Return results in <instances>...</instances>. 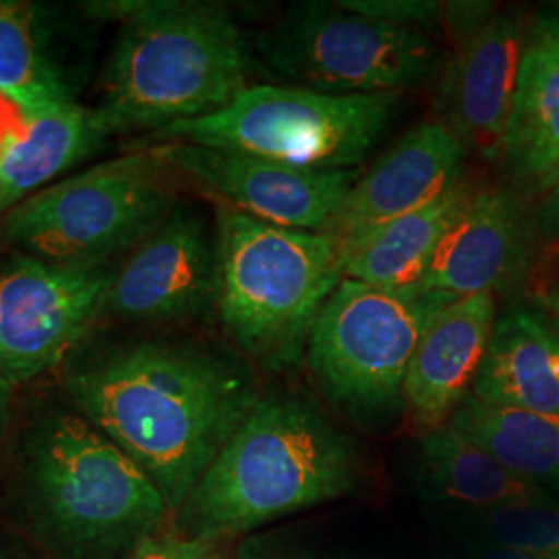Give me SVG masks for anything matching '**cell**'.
I'll list each match as a JSON object with an SVG mask.
<instances>
[{"label": "cell", "instance_id": "ba28073f", "mask_svg": "<svg viewBox=\"0 0 559 559\" xmlns=\"http://www.w3.org/2000/svg\"><path fill=\"white\" fill-rule=\"evenodd\" d=\"M454 300L443 293L342 278L307 346L313 380L332 404L357 419L394 415L404 406V381L425 330Z\"/></svg>", "mask_w": 559, "mask_h": 559}, {"label": "cell", "instance_id": "8fae6325", "mask_svg": "<svg viewBox=\"0 0 559 559\" xmlns=\"http://www.w3.org/2000/svg\"><path fill=\"white\" fill-rule=\"evenodd\" d=\"M177 177L218 205L282 228L323 233L360 177L355 170H313L260 156L193 145H147Z\"/></svg>", "mask_w": 559, "mask_h": 559}, {"label": "cell", "instance_id": "52a82bcc", "mask_svg": "<svg viewBox=\"0 0 559 559\" xmlns=\"http://www.w3.org/2000/svg\"><path fill=\"white\" fill-rule=\"evenodd\" d=\"M399 104L400 94L334 96L290 85H249L221 112L177 122L145 141L221 147L313 170H355Z\"/></svg>", "mask_w": 559, "mask_h": 559}, {"label": "cell", "instance_id": "30bf717a", "mask_svg": "<svg viewBox=\"0 0 559 559\" xmlns=\"http://www.w3.org/2000/svg\"><path fill=\"white\" fill-rule=\"evenodd\" d=\"M115 272L21 255L0 267V376L13 388L59 367L104 311Z\"/></svg>", "mask_w": 559, "mask_h": 559}, {"label": "cell", "instance_id": "9c48e42d", "mask_svg": "<svg viewBox=\"0 0 559 559\" xmlns=\"http://www.w3.org/2000/svg\"><path fill=\"white\" fill-rule=\"evenodd\" d=\"M284 85L334 96L415 90L440 71V48L423 32L371 20L325 0L288 7L260 40Z\"/></svg>", "mask_w": 559, "mask_h": 559}, {"label": "cell", "instance_id": "4fadbf2b", "mask_svg": "<svg viewBox=\"0 0 559 559\" xmlns=\"http://www.w3.org/2000/svg\"><path fill=\"white\" fill-rule=\"evenodd\" d=\"M526 40L520 13L493 15L456 41V50L441 64L436 87L438 122L466 154L501 160Z\"/></svg>", "mask_w": 559, "mask_h": 559}, {"label": "cell", "instance_id": "f546056e", "mask_svg": "<svg viewBox=\"0 0 559 559\" xmlns=\"http://www.w3.org/2000/svg\"><path fill=\"white\" fill-rule=\"evenodd\" d=\"M240 559H318V558H300V556H290V554H280L274 549H267V545L263 543H249L242 547Z\"/></svg>", "mask_w": 559, "mask_h": 559}, {"label": "cell", "instance_id": "9a60e30c", "mask_svg": "<svg viewBox=\"0 0 559 559\" xmlns=\"http://www.w3.org/2000/svg\"><path fill=\"white\" fill-rule=\"evenodd\" d=\"M531 260V226L506 189H473L420 280V290L454 299L496 295L516 284Z\"/></svg>", "mask_w": 559, "mask_h": 559}, {"label": "cell", "instance_id": "4316f807", "mask_svg": "<svg viewBox=\"0 0 559 559\" xmlns=\"http://www.w3.org/2000/svg\"><path fill=\"white\" fill-rule=\"evenodd\" d=\"M23 129V117L20 110L0 96V152L17 131Z\"/></svg>", "mask_w": 559, "mask_h": 559}, {"label": "cell", "instance_id": "7c38bea8", "mask_svg": "<svg viewBox=\"0 0 559 559\" xmlns=\"http://www.w3.org/2000/svg\"><path fill=\"white\" fill-rule=\"evenodd\" d=\"M216 226L177 205L115 272L104 311L129 321H182L218 307Z\"/></svg>", "mask_w": 559, "mask_h": 559}, {"label": "cell", "instance_id": "5b68a950", "mask_svg": "<svg viewBox=\"0 0 559 559\" xmlns=\"http://www.w3.org/2000/svg\"><path fill=\"white\" fill-rule=\"evenodd\" d=\"M216 239L226 334L272 373L297 369L323 305L342 282V255L325 233L282 228L218 205Z\"/></svg>", "mask_w": 559, "mask_h": 559}, {"label": "cell", "instance_id": "83f0119b", "mask_svg": "<svg viewBox=\"0 0 559 559\" xmlns=\"http://www.w3.org/2000/svg\"><path fill=\"white\" fill-rule=\"evenodd\" d=\"M531 29L559 44V4H549L540 9L535 17V25Z\"/></svg>", "mask_w": 559, "mask_h": 559}, {"label": "cell", "instance_id": "d590c367", "mask_svg": "<svg viewBox=\"0 0 559 559\" xmlns=\"http://www.w3.org/2000/svg\"><path fill=\"white\" fill-rule=\"evenodd\" d=\"M2 214H7V212H4V207H2V205H0V216H2Z\"/></svg>", "mask_w": 559, "mask_h": 559}, {"label": "cell", "instance_id": "5bb4252c", "mask_svg": "<svg viewBox=\"0 0 559 559\" xmlns=\"http://www.w3.org/2000/svg\"><path fill=\"white\" fill-rule=\"evenodd\" d=\"M466 150L438 120L400 138L359 179L325 226L340 255L383 224L406 216L452 191L464 177Z\"/></svg>", "mask_w": 559, "mask_h": 559}, {"label": "cell", "instance_id": "cb8c5ba5", "mask_svg": "<svg viewBox=\"0 0 559 559\" xmlns=\"http://www.w3.org/2000/svg\"><path fill=\"white\" fill-rule=\"evenodd\" d=\"M483 528L496 545L540 559H559V506H516L483 514Z\"/></svg>", "mask_w": 559, "mask_h": 559}, {"label": "cell", "instance_id": "e0dca14e", "mask_svg": "<svg viewBox=\"0 0 559 559\" xmlns=\"http://www.w3.org/2000/svg\"><path fill=\"white\" fill-rule=\"evenodd\" d=\"M471 396L483 404L559 415V325L539 307H514L496 321Z\"/></svg>", "mask_w": 559, "mask_h": 559}, {"label": "cell", "instance_id": "4dcf8cb0", "mask_svg": "<svg viewBox=\"0 0 559 559\" xmlns=\"http://www.w3.org/2000/svg\"><path fill=\"white\" fill-rule=\"evenodd\" d=\"M475 559H540L531 556V554H524L519 549H512V547H506V545H496L491 543L489 547H485L483 551L477 554Z\"/></svg>", "mask_w": 559, "mask_h": 559}, {"label": "cell", "instance_id": "8992f818", "mask_svg": "<svg viewBox=\"0 0 559 559\" xmlns=\"http://www.w3.org/2000/svg\"><path fill=\"white\" fill-rule=\"evenodd\" d=\"M175 177L150 150L102 162L17 203L4 214L2 235L23 255L106 265L173 214Z\"/></svg>", "mask_w": 559, "mask_h": 559}, {"label": "cell", "instance_id": "277c9868", "mask_svg": "<svg viewBox=\"0 0 559 559\" xmlns=\"http://www.w3.org/2000/svg\"><path fill=\"white\" fill-rule=\"evenodd\" d=\"M96 112L102 131L158 133L221 112L245 92L249 50L228 9L214 2L124 4Z\"/></svg>", "mask_w": 559, "mask_h": 559}, {"label": "cell", "instance_id": "ffe728a7", "mask_svg": "<svg viewBox=\"0 0 559 559\" xmlns=\"http://www.w3.org/2000/svg\"><path fill=\"white\" fill-rule=\"evenodd\" d=\"M471 193V182L462 180L445 195L355 242L342 253V278L390 290L419 286Z\"/></svg>", "mask_w": 559, "mask_h": 559}, {"label": "cell", "instance_id": "f1b7e54d", "mask_svg": "<svg viewBox=\"0 0 559 559\" xmlns=\"http://www.w3.org/2000/svg\"><path fill=\"white\" fill-rule=\"evenodd\" d=\"M543 224L547 230L559 235V182L549 191V198L543 203Z\"/></svg>", "mask_w": 559, "mask_h": 559}, {"label": "cell", "instance_id": "7402d4cb", "mask_svg": "<svg viewBox=\"0 0 559 559\" xmlns=\"http://www.w3.org/2000/svg\"><path fill=\"white\" fill-rule=\"evenodd\" d=\"M448 425L559 500V415L508 411L468 396Z\"/></svg>", "mask_w": 559, "mask_h": 559}, {"label": "cell", "instance_id": "836d02e7", "mask_svg": "<svg viewBox=\"0 0 559 559\" xmlns=\"http://www.w3.org/2000/svg\"><path fill=\"white\" fill-rule=\"evenodd\" d=\"M0 559H15V558H13V556H7V554H2V551H0Z\"/></svg>", "mask_w": 559, "mask_h": 559}, {"label": "cell", "instance_id": "3957f363", "mask_svg": "<svg viewBox=\"0 0 559 559\" xmlns=\"http://www.w3.org/2000/svg\"><path fill=\"white\" fill-rule=\"evenodd\" d=\"M359 479L353 441L297 396H263L179 512L182 537L214 543L311 506Z\"/></svg>", "mask_w": 559, "mask_h": 559}, {"label": "cell", "instance_id": "1f68e13d", "mask_svg": "<svg viewBox=\"0 0 559 559\" xmlns=\"http://www.w3.org/2000/svg\"><path fill=\"white\" fill-rule=\"evenodd\" d=\"M13 390L15 388L0 376V438H2V433L7 429V423H9V417H11V396H13Z\"/></svg>", "mask_w": 559, "mask_h": 559}, {"label": "cell", "instance_id": "ac0fdd59", "mask_svg": "<svg viewBox=\"0 0 559 559\" xmlns=\"http://www.w3.org/2000/svg\"><path fill=\"white\" fill-rule=\"evenodd\" d=\"M501 162L533 191L559 182V44L531 29L503 138Z\"/></svg>", "mask_w": 559, "mask_h": 559}, {"label": "cell", "instance_id": "e575fe53", "mask_svg": "<svg viewBox=\"0 0 559 559\" xmlns=\"http://www.w3.org/2000/svg\"><path fill=\"white\" fill-rule=\"evenodd\" d=\"M207 559H228V558H224V556H214V554H210V558Z\"/></svg>", "mask_w": 559, "mask_h": 559}, {"label": "cell", "instance_id": "603a6c76", "mask_svg": "<svg viewBox=\"0 0 559 559\" xmlns=\"http://www.w3.org/2000/svg\"><path fill=\"white\" fill-rule=\"evenodd\" d=\"M0 96L23 120L75 104L71 83L46 48L34 4L0 0Z\"/></svg>", "mask_w": 559, "mask_h": 559}, {"label": "cell", "instance_id": "d6a6232c", "mask_svg": "<svg viewBox=\"0 0 559 559\" xmlns=\"http://www.w3.org/2000/svg\"><path fill=\"white\" fill-rule=\"evenodd\" d=\"M539 309L549 320L559 325V286L547 290V293L540 297Z\"/></svg>", "mask_w": 559, "mask_h": 559}, {"label": "cell", "instance_id": "6da1fadb", "mask_svg": "<svg viewBox=\"0 0 559 559\" xmlns=\"http://www.w3.org/2000/svg\"><path fill=\"white\" fill-rule=\"evenodd\" d=\"M67 394L175 512L263 399L247 360L166 340L129 344L75 369Z\"/></svg>", "mask_w": 559, "mask_h": 559}, {"label": "cell", "instance_id": "d6986e66", "mask_svg": "<svg viewBox=\"0 0 559 559\" xmlns=\"http://www.w3.org/2000/svg\"><path fill=\"white\" fill-rule=\"evenodd\" d=\"M417 477L427 500L473 508L483 514L516 506L558 503L450 425L423 433Z\"/></svg>", "mask_w": 559, "mask_h": 559}, {"label": "cell", "instance_id": "7a4b0ae2", "mask_svg": "<svg viewBox=\"0 0 559 559\" xmlns=\"http://www.w3.org/2000/svg\"><path fill=\"white\" fill-rule=\"evenodd\" d=\"M15 501L48 559H127L168 512L140 466L75 413H50L32 427Z\"/></svg>", "mask_w": 559, "mask_h": 559}, {"label": "cell", "instance_id": "2e32d148", "mask_svg": "<svg viewBox=\"0 0 559 559\" xmlns=\"http://www.w3.org/2000/svg\"><path fill=\"white\" fill-rule=\"evenodd\" d=\"M496 321V295L480 293L450 302L425 330L402 392V404L423 433L448 425L471 396Z\"/></svg>", "mask_w": 559, "mask_h": 559}, {"label": "cell", "instance_id": "44dd1931", "mask_svg": "<svg viewBox=\"0 0 559 559\" xmlns=\"http://www.w3.org/2000/svg\"><path fill=\"white\" fill-rule=\"evenodd\" d=\"M104 138L96 112L78 104L23 120V129L0 152V205L4 212L92 156Z\"/></svg>", "mask_w": 559, "mask_h": 559}, {"label": "cell", "instance_id": "484cf974", "mask_svg": "<svg viewBox=\"0 0 559 559\" xmlns=\"http://www.w3.org/2000/svg\"><path fill=\"white\" fill-rule=\"evenodd\" d=\"M212 554L210 543L187 537H152L127 559H207Z\"/></svg>", "mask_w": 559, "mask_h": 559}, {"label": "cell", "instance_id": "d4e9b609", "mask_svg": "<svg viewBox=\"0 0 559 559\" xmlns=\"http://www.w3.org/2000/svg\"><path fill=\"white\" fill-rule=\"evenodd\" d=\"M340 4L365 17L423 32L427 36L438 27L448 32L452 13V2L448 0H340Z\"/></svg>", "mask_w": 559, "mask_h": 559}]
</instances>
